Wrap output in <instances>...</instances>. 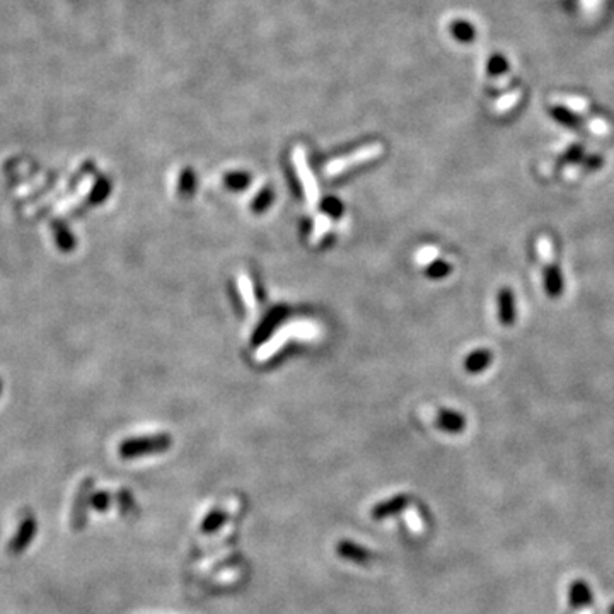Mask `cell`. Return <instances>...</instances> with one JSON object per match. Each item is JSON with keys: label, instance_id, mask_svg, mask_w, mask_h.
<instances>
[{"label": "cell", "instance_id": "cell-19", "mask_svg": "<svg viewBox=\"0 0 614 614\" xmlns=\"http://www.w3.org/2000/svg\"><path fill=\"white\" fill-rule=\"evenodd\" d=\"M110 191H111V183L106 180V177H101L91 193V203L103 202V200L110 195Z\"/></svg>", "mask_w": 614, "mask_h": 614}, {"label": "cell", "instance_id": "cell-3", "mask_svg": "<svg viewBox=\"0 0 614 614\" xmlns=\"http://www.w3.org/2000/svg\"><path fill=\"white\" fill-rule=\"evenodd\" d=\"M94 492V480L86 478L79 485L75 498H73L72 512H71V526L73 531H80L87 524V512L91 509V495Z\"/></svg>", "mask_w": 614, "mask_h": 614}, {"label": "cell", "instance_id": "cell-4", "mask_svg": "<svg viewBox=\"0 0 614 614\" xmlns=\"http://www.w3.org/2000/svg\"><path fill=\"white\" fill-rule=\"evenodd\" d=\"M36 532H38L36 517H34L31 512H28L24 517H22L17 531H15L13 539H10L9 544H7V553L13 556L24 553V551L29 548V544L33 543V539L36 538Z\"/></svg>", "mask_w": 614, "mask_h": 614}, {"label": "cell", "instance_id": "cell-11", "mask_svg": "<svg viewBox=\"0 0 614 614\" xmlns=\"http://www.w3.org/2000/svg\"><path fill=\"white\" fill-rule=\"evenodd\" d=\"M544 288H546L548 295L553 297H560L563 293V288H565V282H563V275L560 272L558 266L550 265L546 266L544 270Z\"/></svg>", "mask_w": 614, "mask_h": 614}, {"label": "cell", "instance_id": "cell-18", "mask_svg": "<svg viewBox=\"0 0 614 614\" xmlns=\"http://www.w3.org/2000/svg\"><path fill=\"white\" fill-rule=\"evenodd\" d=\"M239 291L242 293V299H244V304L249 309H254L256 306V299H254V291H253V284L248 277L242 275L239 278Z\"/></svg>", "mask_w": 614, "mask_h": 614}, {"label": "cell", "instance_id": "cell-17", "mask_svg": "<svg viewBox=\"0 0 614 614\" xmlns=\"http://www.w3.org/2000/svg\"><path fill=\"white\" fill-rule=\"evenodd\" d=\"M111 498L110 492L106 490H94L91 495V509L96 512H108L111 509Z\"/></svg>", "mask_w": 614, "mask_h": 614}, {"label": "cell", "instance_id": "cell-28", "mask_svg": "<svg viewBox=\"0 0 614 614\" xmlns=\"http://www.w3.org/2000/svg\"><path fill=\"white\" fill-rule=\"evenodd\" d=\"M601 162H602V159H599V157H590L589 161H585V168L596 169V168H599Z\"/></svg>", "mask_w": 614, "mask_h": 614}, {"label": "cell", "instance_id": "cell-29", "mask_svg": "<svg viewBox=\"0 0 614 614\" xmlns=\"http://www.w3.org/2000/svg\"><path fill=\"white\" fill-rule=\"evenodd\" d=\"M608 614H614V602L611 606H609V609H608Z\"/></svg>", "mask_w": 614, "mask_h": 614}, {"label": "cell", "instance_id": "cell-6", "mask_svg": "<svg viewBox=\"0 0 614 614\" xmlns=\"http://www.w3.org/2000/svg\"><path fill=\"white\" fill-rule=\"evenodd\" d=\"M337 555L345 558L346 562L357 563V565H369L374 558L372 551L365 550L364 546L349 541V539H343V541L337 543Z\"/></svg>", "mask_w": 614, "mask_h": 614}, {"label": "cell", "instance_id": "cell-30", "mask_svg": "<svg viewBox=\"0 0 614 614\" xmlns=\"http://www.w3.org/2000/svg\"><path fill=\"white\" fill-rule=\"evenodd\" d=\"M0 391H2V382H0Z\"/></svg>", "mask_w": 614, "mask_h": 614}, {"label": "cell", "instance_id": "cell-1", "mask_svg": "<svg viewBox=\"0 0 614 614\" xmlns=\"http://www.w3.org/2000/svg\"><path fill=\"white\" fill-rule=\"evenodd\" d=\"M173 439L169 434L144 435V437H132L123 440L118 446V454L123 459H135L142 455L161 454L171 447Z\"/></svg>", "mask_w": 614, "mask_h": 614}, {"label": "cell", "instance_id": "cell-8", "mask_svg": "<svg viewBox=\"0 0 614 614\" xmlns=\"http://www.w3.org/2000/svg\"><path fill=\"white\" fill-rule=\"evenodd\" d=\"M408 504H409V497L407 493H400V495H395L388 498V500L379 502V504L370 511V516H372V519L376 520L388 519V517L403 512L404 509L408 507Z\"/></svg>", "mask_w": 614, "mask_h": 614}, {"label": "cell", "instance_id": "cell-20", "mask_svg": "<svg viewBox=\"0 0 614 614\" xmlns=\"http://www.w3.org/2000/svg\"><path fill=\"white\" fill-rule=\"evenodd\" d=\"M195 190V175L190 169H184L180 177V193L183 196H190Z\"/></svg>", "mask_w": 614, "mask_h": 614}, {"label": "cell", "instance_id": "cell-23", "mask_svg": "<svg viewBox=\"0 0 614 614\" xmlns=\"http://www.w3.org/2000/svg\"><path fill=\"white\" fill-rule=\"evenodd\" d=\"M272 200H273V193L270 191L268 188H265V190H261L260 195H258L256 198H254L253 210L254 212H263V210H266V208L270 207V203H272Z\"/></svg>", "mask_w": 614, "mask_h": 614}, {"label": "cell", "instance_id": "cell-24", "mask_svg": "<svg viewBox=\"0 0 614 614\" xmlns=\"http://www.w3.org/2000/svg\"><path fill=\"white\" fill-rule=\"evenodd\" d=\"M553 115H555V118L558 119V122L563 123V125L578 126V118L575 117V115H571L570 111L563 110V108H556V110H553Z\"/></svg>", "mask_w": 614, "mask_h": 614}, {"label": "cell", "instance_id": "cell-5", "mask_svg": "<svg viewBox=\"0 0 614 614\" xmlns=\"http://www.w3.org/2000/svg\"><path fill=\"white\" fill-rule=\"evenodd\" d=\"M567 597H569V606L571 609H585L594 604V592L589 582H585L584 578H577L571 582Z\"/></svg>", "mask_w": 614, "mask_h": 614}, {"label": "cell", "instance_id": "cell-15", "mask_svg": "<svg viewBox=\"0 0 614 614\" xmlns=\"http://www.w3.org/2000/svg\"><path fill=\"white\" fill-rule=\"evenodd\" d=\"M227 520V513L222 511V509H214L207 513V517L203 519L202 522V532L203 534H214L215 531H219L220 527L226 524Z\"/></svg>", "mask_w": 614, "mask_h": 614}, {"label": "cell", "instance_id": "cell-2", "mask_svg": "<svg viewBox=\"0 0 614 614\" xmlns=\"http://www.w3.org/2000/svg\"><path fill=\"white\" fill-rule=\"evenodd\" d=\"M381 152H382L381 144H372V145L362 147L360 150H355V152L350 154V156L339 157V159H335L333 162H330V164L326 166V169H324V173H326L328 176H338V175H342V173L349 171V169L353 168V166H358V164H362V162L376 159V157L381 156Z\"/></svg>", "mask_w": 614, "mask_h": 614}, {"label": "cell", "instance_id": "cell-7", "mask_svg": "<svg viewBox=\"0 0 614 614\" xmlns=\"http://www.w3.org/2000/svg\"><path fill=\"white\" fill-rule=\"evenodd\" d=\"M293 161H295L297 173H299L300 180H302L304 190H306V196H307L309 203H316L318 202V187H316L314 177H312L311 171H309L306 156H304V150L300 149V147H297L295 152H293Z\"/></svg>", "mask_w": 614, "mask_h": 614}, {"label": "cell", "instance_id": "cell-14", "mask_svg": "<svg viewBox=\"0 0 614 614\" xmlns=\"http://www.w3.org/2000/svg\"><path fill=\"white\" fill-rule=\"evenodd\" d=\"M53 231H55V239H57V244L59 248L64 251V253H71L75 248V237H73L68 227L61 222H55L53 224Z\"/></svg>", "mask_w": 614, "mask_h": 614}, {"label": "cell", "instance_id": "cell-10", "mask_svg": "<svg viewBox=\"0 0 614 614\" xmlns=\"http://www.w3.org/2000/svg\"><path fill=\"white\" fill-rule=\"evenodd\" d=\"M437 427L444 432L458 434V432L465 430L466 420L465 416L459 415V413L451 411V409H442V411H439L437 416Z\"/></svg>", "mask_w": 614, "mask_h": 614}, {"label": "cell", "instance_id": "cell-9", "mask_svg": "<svg viewBox=\"0 0 614 614\" xmlns=\"http://www.w3.org/2000/svg\"><path fill=\"white\" fill-rule=\"evenodd\" d=\"M511 288H502L498 293V318L505 326H511L516 321V302Z\"/></svg>", "mask_w": 614, "mask_h": 614}, {"label": "cell", "instance_id": "cell-25", "mask_svg": "<svg viewBox=\"0 0 614 614\" xmlns=\"http://www.w3.org/2000/svg\"><path fill=\"white\" fill-rule=\"evenodd\" d=\"M323 210L326 212L328 215H333V217H337V215L342 214L343 207H342V203H339L337 198H328L326 202H324V205H323Z\"/></svg>", "mask_w": 614, "mask_h": 614}, {"label": "cell", "instance_id": "cell-16", "mask_svg": "<svg viewBox=\"0 0 614 614\" xmlns=\"http://www.w3.org/2000/svg\"><path fill=\"white\" fill-rule=\"evenodd\" d=\"M117 505L123 516H133L137 512V502H135L133 493L129 488L118 490L117 493Z\"/></svg>", "mask_w": 614, "mask_h": 614}, {"label": "cell", "instance_id": "cell-27", "mask_svg": "<svg viewBox=\"0 0 614 614\" xmlns=\"http://www.w3.org/2000/svg\"><path fill=\"white\" fill-rule=\"evenodd\" d=\"M582 157V147H571L569 149V152L565 154V161L569 162H577Z\"/></svg>", "mask_w": 614, "mask_h": 614}, {"label": "cell", "instance_id": "cell-26", "mask_svg": "<svg viewBox=\"0 0 614 614\" xmlns=\"http://www.w3.org/2000/svg\"><path fill=\"white\" fill-rule=\"evenodd\" d=\"M418 261L420 263H423V261H435L437 260V249L435 248H430V246H427V248H423L422 251H420L418 253Z\"/></svg>", "mask_w": 614, "mask_h": 614}, {"label": "cell", "instance_id": "cell-12", "mask_svg": "<svg viewBox=\"0 0 614 614\" xmlns=\"http://www.w3.org/2000/svg\"><path fill=\"white\" fill-rule=\"evenodd\" d=\"M492 360H493V357L488 350H485V349L474 350V351H471L468 357H466L465 367L468 372L478 374V372H483V370H485L486 367L490 365V362Z\"/></svg>", "mask_w": 614, "mask_h": 614}, {"label": "cell", "instance_id": "cell-21", "mask_svg": "<svg viewBox=\"0 0 614 614\" xmlns=\"http://www.w3.org/2000/svg\"><path fill=\"white\" fill-rule=\"evenodd\" d=\"M449 272H451V265L447 263V261H442V260H435L434 263L428 266V270H427L428 277L430 278H444V277L449 275Z\"/></svg>", "mask_w": 614, "mask_h": 614}, {"label": "cell", "instance_id": "cell-22", "mask_svg": "<svg viewBox=\"0 0 614 614\" xmlns=\"http://www.w3.org/2000/svg\"><path fill=\"white\" fill-rule=\"evenodd\" d=\"M249 176L244 173H233V175L226 176V184L233 190H241V188L248 187Z\"/></svg>", "mask_w": 614, "mask_h": 614}, {"label": "cell", "instance_id": "cell-13", "mask_svg": "<svg viewBox=\"0 0 614 614\" xmlns=\"http://www.w3.org/2000/svg\"><path fill=\"white\" fill-rule=\"evenodd\" d=\"M284 314H285V309H282V307H277V309H273V311H270L268 314H266V318L263 319V323H261L260 328L256 330V333H254V337H253L254 343L265 339L266 335H268L270 331H272L273 328L277 326V323L280 321L282 318H284Z\"/></svg>", "mask_w": 614, "mask_h": 614}]
</instances>
